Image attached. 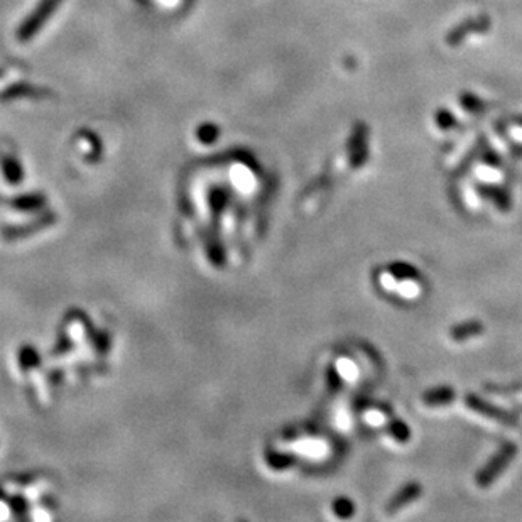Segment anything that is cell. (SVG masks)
I'll return each instance as SVG.
<instances>
[{"label": "cell", "mask_w": 522, "mask_h": 522, "mask_svg": "<svg viewBox=\"0 0 522 522\" xmlns=\"http://www.w3.org/2000/svg\"><path fill=\"white\" fill-rule=\"evenodd\" d=\"M338 371L347 380H355L357 373H359V372H357L355 364H353V362H350V360H347V359H340L338 360Z\"/></svg>", "instance_id": "5b68a950"}, {"label": "cell", "mask_w": 522, "mask_h": 522, "mask_svg": "<svg viewBox=\"0 0 522 522\" xmlns=\"http://www.w3.org/2000/svg\"><path fill=\"white\" fill-rule=\"evenodd\" d=\"M517 453V446L516 445H505L502 446V450L497 453L494 458L488 462L487 467H483V470L476 475V485L480 488H487L494 483V480L499 476L502 472L505 470V467L511 463V460L516 456Z\"/></svg>", "instance_id": "7a4b0ae2"}, {"label": "cell", "mask_w": 522, "mask_h": 522, "mask_svg": "<svg viewBox=\"0 0 522 522\" xmlns=\"http://www.w3.org/2000/svg\"><path fill=\"white\" fill-rule=\"evenodd\" d=\"M365 421L372 426H379L385 421V418L382 416V413H379V411H369V413L365 414Z\"/></svg>", "instance_id": "9c48e42d"}, {"label": "cell", "mask_w": 522, "mask_h": 522, "mask_svg": "<svg viewBox=\"0 0 522 522\" xmlns=\"http://www.w3.org/2000/svg\"><path fill=\"white\" fill-rule=\"evenodd\" d=\"M500 396H502L504 399H514V402L522 401V384L514 385V387L507 389V390H502Z\"/></svg>", "instance_id": "ba28073f"}, {"label": "cell", "mask_w": 522, "mask_h": 522, "mask_svg": "<svg viewBox=\"0 0 522 522\" xmlns=\"http://www.w3.org/2000/svg\"><path fill=\"white\" fill-rule=\"evenodd\" d=\"M482 331H483V327L480 323H475V322L463 323V324H458V327H455L453 330H451V340L456 343H463V342H467V340L482 335Z\"/></svg>", "instance_id": "277c9868"}, {"label": "cell", "mask_w": 522, "mask_h": 522, "mask_svg": "<svg viewBox=\"0 0 522 522\" xmlns=\"http://www.w3.org/2000/svg\"><path fill=\"white\" fill-rule=\"evenodd\" d=\"M419 495H421V485L419 483L406 485V487L402 488V490L399 492V494L387 504L385 512H387V516H396L397 512L404 511V507H408L409 504H413L414 500H418Z\"/></svg>", "instance_id": "3957f363"}, {"label": "cell", "mask_w": 522, "mask_h": 522, "mask_svg": "<svg viewBox=\"0 0 522 522\" xmlns=\"http://www.w3.org/2000/svg\"><path fill=\"white\" fill-rule=\"evenodd\" d=\"M61 2H63V0H41L38 7L31 12V15H29V18L22 22V26L19 27L18 39L24 43V41L34 38L36 32H38L39 29L44 26V22L55 14V11Z\"/></svg>", "instance_id": "6da1fadb"}, {"label": "cell", "mask_w": 522, "mask_h": 522, "mask_svg": "<svg viewBox=\"0 0 522 522\" xmlns=\"http://www.w3.org/2000/svg\"><path fill=\"white\" fill-rule=\"evenodd\" d=\"M399 293H401L404 298H416V296L419 294V284L416 281H413V279H406L402 284L397 286Z\"/></svg>", "instance_id": "8992f818"}, {"label": "cell", "mask_w": 522, "mask_h": 522, "mask_svg": "<svg viewBox=\"0 0 522 522\" xmlns=\"http://www.w3.org/2000/svg\"><path fill=\"white\" fill-rule=\"evenodd\" d=\"M448 397H451L450 390H439V392H431L426 396V404L437 406L438 402H446Z\"/></svg>", "instance_id": "52a82bcc"}]
</instances>
